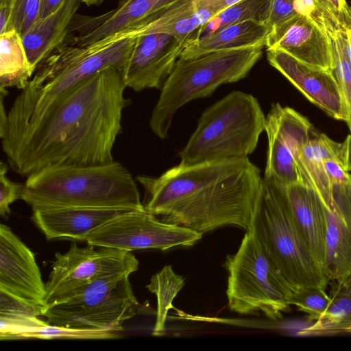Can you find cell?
Returning <instances> with one entry per match:
<instances>
[{
  "label": "cell",
  "mask_w": 351,
  "mask_h": 351,
  "mask_svg": "<svg viewBox=\"0 0 351 351\" xmlns=\"http://www.w3.org/2000/svg\"><path fill=\"white\" fill-rule=\"evenodd\" d=\"M136 36L112 35L78 46L64 42L37 67L7 112L1 106L0 136L4 149L27 134L73 86L108 67L123 73Z\"/></svg>",
  "instance_id": "3"
},
{
  "label": "cell",
  "mask_w": 351,
  "mask_h": 351,
  "mask_svg": "<svg viewBox=\"0 0 351 351\" xmlns=\"http://www.w3.org/2000/svg\"><path fill=\"white\" fill-rule=\"evenodd\" d=\"M330 296L325 289L315 287H303L292 292L290 304L308 315L311 320L316 321L326 311Z\"/></svg>",
  "instance_id": "30"
},
{
  "label": "cell",
  "mask_w": 351,
  "mask_h": 351,
  "mask_svg": "<svg viewBox=\"0 0 351 351\" xmlns=\"http://www.w3.org/2000/svg\"><path fill=\"white\" fill-rule=\"evenodd\" d=\"M65 0H41L39 18H44L55 12Z\"/></svg>",
  "instance_id": "43"
},
{
  "label": "cell",
  "mask_w": 351,
  "mask_h": 351,
  "mask_svg": "<svg viewBox=\"0 0 351 351\" xmlns=\"http://www.w3.org/2000/svg\"><path fill=\"white\" fill-rule=\"evenodd\" d=\"M184 44L163 33L136 36L130 57L122 73L126 88L139 92L162 87L172 72Z\"/></svg>",
  "instance_id": "13"
},
{
  "label": "cell",
  "mask_w": 351,
  "mask_h": 351,
  "mask_svg": "<svg viewBox=\"0 0 351 351\" xmlns=\"http://www.w3.org/2000/svg\"><path fill=\"white\" fill-rule=\"evenodd\" d=\"M263 45L179 58L166 80L149 120L159 138L168 136L176 112L186 103L210 95L220 85L244 78L263 55Z\"/></svg>",
  "instance_id": "7"
},
{
  "label": "cell",
  "mask_w": 351,
  "mask_h": 351,
  "mask_svg": "<svg viewBox=\"0 0 351 351\" xmlns=\"http://www.w3.org/2000/svg\"><path fill=\"white\" fill-rule=\"evenodd\" d=\"M267 49H279L312 66L332 69L331 40L316 23L297 14L270 30Z\"/></svg>",
  "instance_id": "17"
},
{
  "label": "cell",
  "mask_w": 351,
  "mask_h": 351,
  "mask_svg": "<svg viewBox=\"0 0 351 351\" xmlns=\"http://www.w3.org/2000/svg\"><path fill=\"white\" fill-rule=\"evenodd\" d=\"M326 224L324 272L330 282L351 271V175L345 183L331 184V197L323 203Z\"/></svg>",
  "instance_id": "16"
},
{
  "label": "cell",
  "mask_w": 351,
  "mask_h": 351,
  "mask_svg": "<svg viewBox=\"0 0 351 351\" xmlns=\"http://www.w3.org/2000/svg\"><path fill=\"white\" fill-rule=\"evenodd\" d=\"M315 1L317 2H318L319 3H320L321 5H322L324 7H325L326 8H327L329 10L328 7V5H327V4H326V3L325 2L324 0H315Z\"/></svg>",
  "instance_id": "46"
},
{
  "label": "cell",
  "mask_w": 351,
  "mask_h": 351,
  "mask_svg": "<svg viewBox=\"0 0 351 351\" xmlns=\"http://www.w3.org/2000/svg\"><path fill=\"white\" fill-rule=\"evenodd\" d=\"M270 32L263 23L246 21L226 27L212 34L184 44L181 59H192L210 53L256 45L265 47Z\"/></svg>",
  "instance_id": "22"
},
{
  "label": "cell",
  "mask_w": 351,
  "mask_h": 351,
  "mask_svg": "<svg viewBox=\"0 0 351 351\" xmlns=\"http://www.w3.org/2000/svg\"><path fill=\"white\" fill-rule=\"evenodd\" d=\"M329 10L340 27L348 31L351 29V8L346 0H324Z\"/></svg>",
  "instance_id": "38"
},
{
  "label": "cell",
  "mask_w": 351,
  "mask_h": 351,
  "mask_svg": "<svg viewBox=\"0 0 351 351\" xmlns=\"http://www.w3.org/2000/svg\"><path fill=\"white\" fill-rule=\"evenodd\" d=\"M21 199L32 210L68 206L145 208L132 175L116 161L40 170L27 177Z\"/></svg>",
  "instance_id": "4"
},
{
  "label": "cell",
  "mask_w": 351,
  "mask_h": 351,
  "mask_svg": "<svg viewBox=\"0 0 351 351\" xmlns=\"http://www.w3.org/2000/svg\"><path fill=\"white\" fill-rule=\"evenodd\" d=\"M128 273L101 277L69 300L45 309L49 324L71 328L117 332L135 317L140 304Z\"/></svg>",
  "instance_id": "9"
},
{
  "label": "cell",
  "mask_w": 351,
  "mask_h": 351,
  "mask_svg": "<svg viewBox=\"0 0 351 351\" xmlns=\"http://www.w3.org/2000/svg\"><path fill=\"white\" fill-rule=\"evenodd\" d=\"M47 324L38 317L0 315V339H26L29 333Z\"/></svg>",
  "instance_id": "32"
},
{
  "label": "cell",
  "mask_w": 351,
  "mask_h": 351,
  "mask_svg": "<svg viewBox=\"0 0 351 351\" xmlns=\"http://www.w3.org/2000/svg\"><path fill=\"white\" fill-rule=\"evenodd\" d=\"M347 37H348V41L349 45V49H350V58H351V29L346 31Z\"/></svg>",
  "instance_id": "45"
},
{
  "label": "cell",
  "mask_w": 351,
  "mask_h": 351,
  "mask_svg": "<svg viewBox=\"0 0 351 351\" xmlns=\"http://www.w3.org/2000/svg\"><path fill=\"white\" fill-rule=\"evenodd\" d=\"M262 180L248 158L179 164L156 178H136L148 196L146 210L202 234L225 226L247 231Z\"/></svg>",
  "instance_id": "2"
},
{
  "label": "cell",
  "mask_w": 351,
  "mask_h": 351,
  "mask_svg": "<svg viewBox=\"0 0 351 351\" xmlns=\"http://www.w3.org/2000/svg\"><path fill=\"white\" fill-rule=\"evenodd\" d=\"M324 166L331 184L345 183L350 180L351 174L344 169L339 160L333 158L326 159Z\"/></svg>",
  "instance_id": "39"
},
{
  "label": "cell",
  "mask_w": 351,
  "mask_h": 351,
  "mask_svg": "<svg viewBox=\"0 0 351 351\" xmlns=\"http://www.w3.org/2000/svg\"><path fill=\"white\" fill-rule=\"evenodd\" d=\"M265 121L256 97L239 90L230 93L203 112L180 154V165L248 158L265 130Z\"/></svg>",
  "instance_id": "6"
},
{
  "label": "cell",
  "mask_w": 351,
  "mask_h": 351,
  "mask_svg": "<svg viewBox=\"0 0 351 351\" xmlns=\"http://www.w3.org/2000/svg\"><path fill=\"white\" fill-rule=\"evenodd\" d=\"M241 0H194L197 8L204 9L215 15Z\"/></svg>",
  "instance_id": "40"
},
{
  "label": "cell",
  "mask_w": 351,
  "mask_h": 351,
  "mask_svg": "<svg viewBox=\"0 0 351 351\" xmlns=\"http://www.w3.org/2000/svg\"><path fill=\"white\" fill-rule=\"evenodd\" d=\"M45 283V308L66 302L97 279L115 273H132L138 261L131 252L88 245H71L64 254L57 252Z\"/></svg>",
  "instance_id": "10"
},
{
  "label": "cell",
  "mask_w": 351,
  "mask_h": 351,
  "mask_svg": "<svg viewBox=\"0 0 351 351\" xmlns=\"http://www.w3.org/2000/svg\"><path fill=\"white\" fill-rule=\"evenodd\" d=\"M226 295L229 308L241 315L262 312L277 320L290 310L292 289L270 263L253 234L247 230L237 252L227 256Z\"/></svg>",
  "instance_id": "8"
},
{
  "label": "cell",
  "mask_w": 351,
  "mask_h": 351,
  "mask_svg": "<svg viewBox=\"0 0 351 351\" xmlns=\"http://www.w3.org/2000/svg\"><path fill=\"white\" fill-rule=\"evenodd\" d=\"M122 73L108 67L66 93L23 137L3 149L17 174L27 177L59 166H93L114 162L112 149L122 131Z\"/></svg>",
  "instance_id": "1"
},
{
  "label": "cell",
  "mask_w": 351,
  "mask_h": 351,
  "mask_svg": "<svg viewBox=\"0 0 351 351\" xmlns=\"http://www.w3.org/2000/svg\"><path fill=\"white\" fill-rule=\"evenodd\" d=\"M119 207H51L32 210V219L47 240L86 241L95 230L130 211Z\"/></svg>",
  "instance_id": "18"
},
{
  "label": "cell",
  "mask_w": 351,
  "mask_h": 351,
  "mask_svg": "<svg viewBox=\"0 0 351 351\" xmlns=\"http://www.w3.org/2000/svg\"><path fill=\"white\" fill-rule=\"evenodd\" d=\"M81 3L82 0H65L55 12L39 18L22 36L23 47L34 72L64 43L70 23Z\"/></svg>",
  "instance_id": "20"
},
{
  "label": "cell",
  "mask_w": 351,
  "mask_h": 351,
  "mask_svg": "<svg viewBox=\"0 0 351 351\" xmlns=\"http://www.w3.org/2000/svg\"><path fill=\"white\" fill-rule=\"evenodd\" d=\"M285 188L296 226L313 257L323 267L326 224L322 202L313 189L302 182Z\"/></svg>",
  "instance_id": "19"
},
{
  "label": "cell",
  "mask_w": 351,
  "mask_h": 351,
  "mask_svg": "<svg viewBox=\"0 0 351 351\" xmlns=\"http://www.w3.org/2000/svg\"><path fill=\"white\" fill-rule=\"evenodd\" d=\"M0 290L44 305L46 294L34 253L5 225H0Z\"/></svg>",
  "instance_id": "15"
},
{
  "label": "cell",
  "mask_w": 351,
  "mask_h": 351,
  "mask_svg": "<svg viewBox=\"0 0 351 351\" xmlns=\"http://www.w3.org/2000/svg\"><path fill=\"white\" fill-rule=\"evenodd\" d=\"M119 337V335H118L117 332L71 328L47 323L44 326L37 328L36 330L29 333L26 339H114Z\"/></svg>",
  "instance_id": "31"
},
{
  "label": "cell",
  "mask_w": 351,
  "mask_h": 351,
  "mask_svg": "<svg viewBox=\"0 0 351 351\" xmlns=\"http://www.w3.org/2000/svg\"><path fill=\"white\" fill-rule=\"evenodd\" d=\"M104 1L105 0H82V3H84L88 6H90L99 5Z\"/></svg>",
  "instance_id": "44"
},
{
  "label": "cell",
  "mask_w": 351,
  "mask_h": 351,
  "mask_svg": "<svg viewBox=\"0 0 351 351\" xmlns=\"http://www.w3.org/2000/svg\"><path fill=\"white\" fill-rule=\"evenodd\" d=\"M341 162L347 171H351V134L341 143Z\"/></svg>",
  "instance_id": "42"
},
{
  "label": "cell",
  "mask_w": 351,
  "mask_h": 351,
  "mask_svg": "<svg viewBox=\"0 0 351 351\" xmlns=\"http://www.w3.org/2000/svg\"><path fill=\"white\" fill-rule=\"evenodd\" d=\"M13 8V0H0V34L7 32Z\"/></svg>",
  "instance_id": "41"
},
{
  "label": "cell",
  "mask_w": 351,
  "mask_h": 351,
  "mask_svg": "<svg viewBox=\"0 0 351 351\" xmlns=\"http://www.w3.org/2000/svg\"><path fill=\"white\" fill-rule=\"evenodd\" d=\"M8 166L0 164V215L7 217L11 212L10 206L21 199L24 189V184L14 182L7 176Z\"/></svg>",
  "instance_id": "36"
},
{
  "label": "cell",
  "mask_w": 351,
  "mask_h": 351,
  "mask_svg": "<svg viewBox=\"0 0 351 351\" xmlns=\"http://www.w3.org/2000/svg\"><path fill=\"white\" fill-rule=\"evenodd\" d=\"M28 61L21 36L14 29L0 34V92L6 96L7 88L23 90L34 74Z\"/></svg>",
  "instance_id": "26"
},
{
  "label": "cell",
  "mask_w": 351,
  "mask_h": 351,
  "mask_svg": "<svg viewBox=\"0 0 351 351\" xmlns=\"http://www.w3.org/2000/svg\"><path fill=\"white\" fill-rule=\"evenodd\" d=\"M270 0H241L212 16L201 25L185 43L198 40L226 27L246 21L265 23ZM184 43V44H185Z\"/></svg>",
  "instance_id": "27"
},
{
  "label": "cell",
  "mask_w": 351,
  "mask_h": 351,
  "mask_svg": "<svg viewBox=\"0 0 351 351\" xmlns=\"http://www.w3.org/2000/svg\"><path fill=\"white\" fill-rule=\"evenodd\" d=\"M341 143L335 142L315 130L302 149L300 157L302 183L313 189L323 203L327 202L331 197V184L324 162L328 158L341 162Z\"/></svg>",
  "instance_id": "24"
},
{
  "label": "cell",
  "mask_w": 351,
  "mask_h": 351,
  "mask_svg": "<svg viewBox=\"0 0 351 351\" xmlns=\"http://www.w3.org/2000/svg\"><path fill=\"white\" fill-rule=\"evenodd\" d=\"M184 285V278L177 274L169 265L151 277L146 287L157 298L156 317L152 332L154 336L165 334L168 311L173 308V300Z\"/></svg>",
  "instance_id": "28"
},
{
  "label": "cell",
  "mask_w": 351,
  "mask_h": 351,
  "mask_svg": "<svg viewBox=\"0 0 351 351\" xmlns=\"http://www.w3.org/2000/svg\"><path fill=\"white\" fill-rule=\"evenodd\" d=\"M202 235L186 228L165 223L144 208L109 221L93 232L86 242L88 245L126 252L145 249L167 250L192 246Z\"/></svg>",
  "instance_id": "11"
},
{
  "label": "cell",
  "mask_w": 351,
  "mask_h": 351,
  "mask_svg": "<svg viewBox=\"0 0 351 351\" xmlns=\"http://www.w3.org/2000/svg\"><path fill=\"white\" fill-rule=\"evenodd\" d=\"M294 2L295 0H270L269 16L265 23L270 30L298 14Z\"/></svg>",
  "instance_id": "37"
},
{
  "label": "cell",
  "mask_w": 351,
  "mask_h": 351,
  "mask_svg": "<svg viewBox=\"0 0 351 351\" xmlns=\"http://www.w3.org/2000/svg\"><path fill=\"white\" fill-rule=\"evenodd\" d=\"M267 58L311 103L330 117L349 123L348 111L332 71L308 65L279 49H267Z\"/></svg>",
  "instance_id": "14"
},
{
  "label": "cell",
  "mask_w": 351,
  "mask_h": 351,
  "mask_svg": "<svg viewBox=\"0 0 351 351\" xmlns=\"http://www.w3.org/2000/svg\"><path fill=\"white\" fill-rule=\"evenodd\" d=\"M329 304L318 319L302 329L303 336H332L351 333V271L333 282Z\"/></svg>",
  "instance_id": "25"
},
{
  "label": "cell",
  "mask_w": 351,
  "mask_h": 351,
  "mask_svg": "<svg viewBox=\"0 0 351 351\" xmlns=\"http://www.w3.org/2000/svg\"><path fill=\"white\" fill-rule=\"evenodd\" d=\"M294 9L297 14L312 20L330 37L343 30L332 13L315 0H295Z\"/></svg>",
  "instance_id": "33"
},
{
  "label": "cell",
  "mask_w": 351,
  "mask_h": 351,
  "mask_svg": "<svg viewBox=\"0 0 351 351\" xmlns=\"http://www.w3.org/2000/svg\"><path fill=\"white\" fill-rule=\"evenodd\" d=\"M41 0H13L8 30H16L21 37L39 19Z\"/></svg>",
  "instance_id": "34"
},
{
  "label": "cell",
  "mask_w": 351,
  "mask_h": 351,
  "mask_svg": "<svg viewBox=\"0 0 351 351\" xmlns=\"http://www.w3.org/2000/svg\"><path fill=\"white\" fill-rule=\"evenodd\" d=\"M247 230L293 291L326 288L330 280L296 226L285 186L263 178Z\"/></svg>",
  "instance_id": "5"
},
{
  "label": "cell",
  "mask_w": 351,
  "mask_h": 351,
  "mask_svg": "<svg viewBox=\"0 0 351 351\" xmlns=\"http://www.w3.org/2000/svg\"><path fill=\"white\" fill-rule=\"evenodd\" d=\"M215 14L198 8L194 0H186L161 10L132 27L135 36L145 33H163L185 43L190 36Z\"/></svg>",
  "instance_id": "23"
},
{
  "label": "cell",
  "mask_w": 351,
  "mask_h": 351,
  "mask_svg": "<svg viewBox=\"0 0 351 351\" xmlns=\"http://www.w3.org/2000/svg\"><path fill=\"white\" fill-rule=\"evenodd\" d=\"M313 130L306 117L291 108L274 104L265 121L268 149L263 178L283 186L302 182L300 157Z\"/></svg>",
  "instance_id": "12"
},
{
  "label": "cell",
  "mask_w": 351,
  "mask_h": 351,
  "mask_svg": "<svg viewBox=\"0 0 351 351\" xmlns=\"http://www.w3.org/2000/svg\"><path fill=\"white\" fill-rule=\"evenodd\" d=\"M332 73L343 95L348 114V127L351 133V58L346 31L331 36Z\"/></svg>",
  "instance_id": "29"
},
{
  "label": "cell",
  "mask_w": 351,
  "mask_h": 351,
  "mask_svg": "<svg viewBox=\"0 0 351 351\" xmlns=\"http://www.w3.org/2000/svg\"><path fill=\"white\" fill-rule=\"evenodd\" d=\"M45 309V306L30 303L0 290V315L39 317Z\"/></svg>",
  "instance_id": "35"
},
{
  "label": "cell",
  "mask_w": 351,
  "mask_h": 351,
  "mask_svg": "<svg viewBox=\"0 0 351 351\" xmlns=\"http://www.w3.org/2000/svg\"><path fill=\"white\" fill-rule=\"evenodd\" d=\"M186 0H121L118 6L98 16H90L80 37L86 45L128 29L158 12Z\"/></svg>",
  "instance_id": "21"
}]
</instances>
